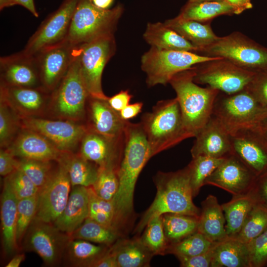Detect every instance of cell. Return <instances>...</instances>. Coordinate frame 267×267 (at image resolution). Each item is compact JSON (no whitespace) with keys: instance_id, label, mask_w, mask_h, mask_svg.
<instances>
[{"instance_id":"680465c9","label":"cell","mask_w":267,"mask_h":267,"mask_svg":"<svg viewBox=\"0 0 267 267\" xmlns=\"http://www.w3.org/2000/svg\"><path fill=\"white\" fill-rule=\"evenodd\" d=\"M234 10V14H239L246 9L252 7V5H249L242 0H224Z\"/></svg>"},{"instance_id":"e575fe53","label":"cell","mask_w":267,"mask_h":267,"mask_svg":"<svg viewBox=\"0 0 267 267\" xmlns=\"http://www.w3.org/2000/svg\"><path fill=\"white\" fill-rule=\"evenodd\" d=\"M230 14H234V10L225 1H206L188 2L178 16L184 19L205 23L219 15Z\"/></svg>"},{"instance_id":"6125c7cd","label":"cell","mask_w":267,"mask_h":267,"mask_svg":"<svg viewBox=\"0 0 267 267\" xmlns=\"http://www.w3.org/2000/svg\"><path fill=\"white\" fill-rule=\"evenodd\" d=\"M261 131L267 141V117L260 125Z\"/></svg>"},{"instance_id":"e7e4bbea","label":"cell","mask_w":267,"mask_h":267,"mask_svg":"<svg viewBox=\"0 0 267 267\" xmlns=\"http://www.w3.org/2000/svg\"><path fill=\"white\" fill-rule=\"evenodd\" d=\"M245 3L249 4V5H252V3L250 2V0H242Z\"/></svg>"},{"instance_id":"4dcf8cb0","label":"cell","mask_w":267,"mask_h":267,"mask_svg":"<svg viewBox=\"0 0 267 267\" xmlns=\"http://www.w3.org/2000/svg\"><path fill=\"white\" fill-rule=\"evenodd\" d=\"M164 23L198 47L199 52L219 38L214 33L209 24L184 19L178 16L168 19Z\"/></svg>"},{"instance_id":"03108f58","label":"cell","mask_w":267,"mask_h":267,"mask_svg":"<svg viewBox=\"0 0 267 267\" xmlns=\"http://www.w3.org/2000/svg\"><path fill=\"white\" fill-rule=\"evenodd\" d=\"M7 1H8V0H7ZM6 3H7V2H6ZM5 7H6V6H5Z\"/></svg>"},{"instance_id":"5bb4252c","label":"cell","mask_w":267,"mask_h":267,"mask_svg":"<svg viewBox=\"0 0 267 267\" xmlns=\"http://www.w3.org/2000/svg\"><path fill=\"white\" fill-rule=\"evenodd\" d=\"M19 126L43 135L60 150L72 152L81 142L87 126L66 120H52L35 117L20 119Z\"/></svg>"},{"instance_id":"c3c4849f","label":"cell","mask_w":267,"mask_h":267,"mask_svg":"<svg viewBox=\"0 0 267 267\" xmlns=\"http://www.w3.org/2000/svg\"><path fill=\"white\" fill-rule=\"evenodd\" d=\"M250 267L267 266V229L248 244Z\"/></svg>"},{"instance_id":"d6986e66","label":"cell","mask_w":267,"mask_h":267,"mask_svg":"<svg viewBox=\"0 0 267 267\" xmlns=\"http://www.w3.org/2000/svg\"><path fill=\"white\" fill-rule=\"evenodd\" d=\"M80 154L99 168L113 167L118 170L124 146V135L109 137L88 129L81 141Z\"/></svg>"},{"instance_id":"4316f807","label":"cell","mask_w":267,"mask_h":267,"mask_svg":"<svg viewBox=\"0 0 267 267\" xmlns=\"http://www.w3.org/2000/svg\"><path fill=\"white\" fill-rule=\"evenodd\" d=\"M201 206L197 231L213 243L227 238L224 213L217 197L209 195L202 202Z\"/></svg>"},{"instance_id":"db71d44e","label":"cell","mask_w":267,"mask_h":267,"mask_svg":"<svg viewBox=\"0 0 267 267\" xmlns=\"http://www.w3.org/2000/svg\"><path fill=\"white\" fill-rule=\"evenodd\" d=\"M132 95L129 90H121L111 97L107 101L110 106L115 111L119 112L130 104Z\"/></svg>"},{"instance_id":"1f68e13d","label":"cell","mask_w":267,"mask_h":267,"mask_svg":"<svg viewBox=\"0 0 267 267\" xmlns=\"http://www.w3.org/2000/svg\"><path fill=\"white\" fill-rule=\"evenodd\" d=\"M57 163H62L66 168L72 187L92 186L97 179L99 167L80 154L66 152Z\"/></svg>"},{"instance_id":"5b68a950","label":"cell","mask_w":267,"mask_h":267,"mask_svg":"<svg viewBox=\"0 0 267 267\" xmlns=\"http://www.w3.org/2000/svg\"><path fill=\"white\" fill-rule=\"evenodd\" d=\"M231 135L260 126L267 117V109L247 88L232 94L220 92L212 114Z\"/></svg>"},{"instance_id":"83f0119b","label":"cell","mask_w":267,"mask_h":267,"mask_svg":"<svg viewBox=\"0 0 267 267\" xmlns=\"http://www.w3.org/2000/svg\"><path fill=\"white\" fill-rule=\"evenodd\" d=\"M145 41L151 46L161 49L200 51V48L164 23H148L143 34Z\"/></svg>"},{"instance_id":"ffe728a7","label":"cell","mask_w":267,"mask_h":267,"mask_svg":"<svg viewBox=\"0 0 267 267\" xmlns=\"http://www.w3.org/2000/svg\"><path fill=\"white\" fill-rule=\"evenodd\" d=\"M0 86L18 87L42 86L34 55L22 50L0 58Z\"/></svg>"},{"instance_id":"d6a6232c","label":"cell","mask_w":267,"mask_h":267,"mask_svg":"<svg viewBox=\"0 0 267 267\" xmlns=\"http://www.w3.org/2000/svg\"><path fill=\"white\" fill-rule=\"evenodd\" d=\"M255 203L249 194L233 195L228 202L221 205L228 237H234L240 231Z\"/></svg>"},{"instance_id":"603a6c76","label":"cell","mask_w":267,"mask_h":267,"mask_svg":"<svg viewBox=\"0 0 267 267\" xmlns=\"http://www.w3.org/2000/svg\"><path fill=\"white\" fill-rule=\"evenodd\" d=\"M107 100L89 97L87 127L88 129L105 136L123 137L128 121L121 118L119 113L110 106Z\"/></svg>"},{"instance_id":"91938a15","label":"cell","mask_w":267,"mask_h":267,"mask_svg":"<svg viewBox=\"0 0 267 267\" xmlns=\"http://www.w3.org/2000/svg\"><path fill=\"white\" fill-rule=\"evenodd\" d=\"M25 258L24 254L16 255L6 265V267H18L25 260Z\"/></svg>"},{"instance_id":"277c9868","label":"cell","mask_w":267,"mask_h":267,"mask_svg":"<svg viewBox=\"0 0 267 267\" xmlns=\"http://www.w3.org/2000/svg\"><path fill=\"white\" fill-rule=\"evenodd\" d=\"M140 123L153 156L188 138L176 97L158 101Z\"/></svg>"},{"instance_id":"f6af8a7d","label":"cell","mask_w":267,"mask_h":267,"mask_svg":"<svg viewBox=\"0 0 267 267\" xmlns=\"http://www.w3.org/2000/svg\"><path fill=\"white\" fill-rule=\"evenodd\" d=\"M118 170L113 167L99 168L97 179L92 187L100 197L112 201L118 190Z\"/></svg>"},{"instance_id":"6da1fadb","label":"cell","mask_w":267,"mask_h":267,"mask_svg":"<svg viewBox=\"0 0 267 267\" xmlns=\"http://www.w3.org/2000/svg\"><path fill=\"white\" fill-rule=\"evenodd\" d=\"M153 157L141 124L127 122L124 146L118 170L119 186L112 200L115 208V227L123 236L134 216V194L138 177Z\"/></svg>"},{"instance_id":"8fae6325","label":"cell","mask_w":267,"mask_h":267,"mask_svg":"<svg viewBox=\"0 0 267 267\" xmlns=\"http://www.w3.org/2000/svg\"><path fill=\"white\" fill-rule=\"evenodd\" d=\"M256 74L221 58L195 66L193 81L221 92L232 94L246 89Z\"/></svg>"},{"instance_id":"b9f144b4","label":"cell","mask_w":267,"mask_h":267,"mask_svg":"<svg viewBox=\"0 0 267 267\" xmlns=\"http://www.w3.org/2000/svg\"><path fill=\"white\" fill-rule=\"evenodd\" d=\"M88 189L89 218L116 230L115 227V208L112 201L106 200L98 196L92 186L88 187Z\"/></svg>"},{"instance_id":"9a60e30c","label":"cell","mask_w":267,"mask_h":267,"mask_svg":"<svg viewBox=\"0 0 267 267\" xmlns=\"http://www.w3.org/2000/svg\"><path fill=\"white\" fill-rule=\"evenodd\" d=\"M24 237L25 248L37 253L49 266L57 264L71 239L53 224L35 219Z\"/></svg>"},{"instance_id":"f5cc1de1","label":"cell","mask_w":267,"mask_h":267,"mask_svg":"<svg viewBox=\"0 0 267 267\" xmlns=\"http://www.w3.org/2000/svg\"><path fill=\"white\" fill-rule=\"evenodd\" d=\"M11 152L1 149L0 151V174L6 177L17 169L18 160Z\"/></svg>"},{"instance_id":"836d02e7","label":"cell","mask_w":267,"mask_h":267,"mask_svg":"<svg viewBox=\"0 0 267 267\" xmlns=\"http://www.w3.org/2000/svg\"><path fill=\"white\" fill-rule=\"evenodd\" d=\"M110 247L96 245L82 239H70L66 249L69 260L75 267H94Z\"/></svg>"},{"instance_id":"11a10c76","label":"cell","mask_w":267,"mask_h":267,"mask_svg":"<svg viewBox=\"0 0 267 267\" xmlns=\"http://www.w3.org/2000/svg\"><path fill=\"white\" fill-rule=\"evenodd\" d=\"M142 106L143 104L142 102L129 104L119 113L123 120L128 121L134 118L140 113Z\"/></svg>"},{"instance_id":"94428289","label":"cell","mask_w":267,"mask_h":267,"mask_svg":"<svg viewBox=\"0 0 267 267\" xmlns=\"http://www.w3.org/2000/svg\"><path fill=\"white\" fill-rule=\"evenodd\" d=\"M92 1L96 6L102 9H109L112 4L114 0H92Z\"/></svg>"},{"instance_id":"7402d4cb","label":"cell","mask_w":267,"mask_h":267,"mask_svg":"<svg viewBox=\"0 0 267 267\" xmlns=\"http://www.w3.org/2000/svg\"><path fill=\"white\" fill-rule=\"evenodd\" d=\"M49 92L42 86H0V99L8 105L19 119L35 117L43 110Z\"/></svg>"},{"instance_id":"f907efd6","label":"cell","mask_w":267,"mask_h":267,"mask_svg":"<svg viewBox=\"0 0 267 267\" xmlns=\"http://www.w3.org/2000/svg\"><path fill=\"white\" fill-rule=\"evenodd\" d=\"M247 89L267 109V73L256 74Z\"/></svg>"},{"instance_id":"3957f363","label":"cell","mask_w":267,"mask_h":267,"mask_svg":"<svg viewBox=\"0 0 267 267\" xmlns=\"http://www.w3.org/2000/svg\"><path fill=\"white\" fill-rule=\"evenodd\" d=\"M194 75L195 66L176 74L169 82L176 93L188 138L195 137L208 121L220 93L211 87L198 86L193 81Z\"/></svg>"},{"instance_id":"ac0fdd59","label":"cell","mask_w":267,"mask_h":267,"mask_svg":"<svg viewBox=\"0 0 267 267\" xmlns=\"http://www.w3.org/2000/svg\"><path fill=\"white\" fill-rule=\"evenodd\" d=\"M253 173L233 154L222 163L206 178L204 184L221 188L232 195H246L256 178Z\"/></svg>"},{"instance_id":"52a82bcc","label":"cell","mask_w":267,"mask_h":267,"mask_svg":"<svg viewBox=\"0 0 267 267\" xmlns=\"http://www.w3.org/2000/svg\"><path fill=\"white\" fill-rule=\"evenodd\" d=\"M222 57H210L195 52L161 49L151 46L141 58V68L146 75L149 87L166 85L177 74Z\"/></svg>"},{"instance_id":"d590c367","label":"cell","mask_w":267,"mask_h":267,"mask_svg":"<svg viewBox=\"0 0 267 267\" xmlns=\"http://www.w3.org/2000/svg\"><path fill=\"white\" fill-rule=\"evenodd\" d=\"M162 217L165 234L170 246L197 231V217L171 213L165 214Z\"/></svg>"},{"instance_id":"7a4b0ae2","label":"cell","mask_w":267,"mask_h":267,"mask_svg":"<svg viewBox=\"0 0 267 267\" xmlns=\"http://www.w3.org/2000/svg\"><path fill=\"white\" fill-rule=\"evenodd\" d=\"M156 195L134 230L139 234L153 218L165 214H178L198 218L200 209L193 202L187 167L170 173L160 172L155 178Z\"/></svg>"},{"instance_id":"cb8c5ba5","label":"cell","mask_w":267,"mask_h":267,"mask_svg":"<svg viewBox=\"0 0 267 267\" xmlns=\"http://www.w3.org/2000/svg\"><path fill=\"white\" fill-rule=\"evenodd\" d=\"M23 130L7 148L15 157L58 162L66 153L39 134Z\"/></svg>"},{"instance_id":"816d5d0a","label":"cell","mask_w":267,"mask_h":267,"mask_svg":"<svg viewBox=\"0 0 267 267\" xmlns=\"http://www.w3.org/2000/svg\"><path fill=\"white\" fill-rule=\"evenodd\" d=\"M213 246L206 252L189 258L178 259L182 267H211Z\"/></svg>"},{"instance_id":"9f6ffc18","label":"cell","mask_w":267,"mask_h":267,"mask_svg":"<svg viewBox=\"0 0 267 267\" xmlns=\"http://www.w3.org/2000/svg\"><path fill=\"white\" fill-rule=\"evenodd\" d=\"M20 5L30 12L35 17H39V13L35 7L34 0H8L6 7Z\"/></svg>"},{"instance_id":"9c48e42d","label":"cell","mask_w":267,"mask_h":267,"mask_svg":"<svg viewBox=\"0 0 267 267\" xmlns=\"http://www.w3.org/2000/svg\"><path fill=\"white\" fill-rule=\"evenodd\" d=\"M114 33L101 36L78 45L80 70L89 96L104 100L107 97L102 88V75L106 64L116 50Z\"/></svg>"},{"instance_id":"44dd1931","label":"cell","mask_w":267,"mask_h":267,"mask_svg":"<svg viewBox=\"0 0 267 267\" xmlns=\"http://www.w3.org/2000/svg\"><path fill=\"white\" fill-rule=\"evenodd\" d=\"M195 137L191 149L192 157L204 156L224 158L232 154L230 134L212 115Z\"/></svg>"},{"instance_id":"ba28073f","label":"cell","mask_w":267,"mask_h":267,"mask_svg":"<svg viewBox=\"0 0 267 267\" xmlns=\"http://www.w3.org/2000/svg\"><path fill=\"white\" fill-rule=\"evenodd\" d=\"M200 52L222 57L255 73H267V48L238 32L219 37Z\"/></svg>"},{"instance_id":"60d3db41","label":"cell","mask_w":267,"mask_h":267,"mask_svg":"<svg viewBox=\"0 0 267 267\" xmlns=\"http://www.w3.org/2000/svg\"><path fill=\"white\" fill-rule=\"evenodd\" d=\"M214 244L197 231L182 240L170 245L167 253L174 254L178 259L189 258L206 252Z\"/></svg>"},{"instance_id":"7c38bea8","label":"cell","mask_w":267,"mask_h":267,"mask_svg":"<svg viewBox=\"0 0 267 267\" xmlns=\"http://www.w3.org/2000/svg\"><path fill=\"white\" fill-rule=\"evenodd\" d=\"M79 0H64L41 24L22 51L34 55L44 48L66 40L71 19Z\"/></svg>"},{"instance_id":"bcb514c9","label":"cell","mask_w":267,"mask_h":267,"mask_svg":"<svg viewBox=\"0 0 267 267\" xmlns=\"http://www.w3.org/2000/svg\"><path fill=\"white\" fill-rule=\"evenodd\" d=\"M4 179L8 182L18 200L37 195L39 189L20 170L17 169Z\"/></svg>"},{"instance_id":"be15d7a7","label":"cell","mask_w":267,"mask_h":267,"mask_svg":"<svg viewBox=\"0 0 267 267\" xmlns=\"http://www.w3.org/2000/svg\"><path fill=\"white\" fill-rule=\"evenodd\" d=\"M188 0V2H194L206 1H222L224 0Z\"/></svg>"},{"instance_id":"f546056e","label":"cell","mask_w":267,"mask_h":267,"mask_svg":"<svg viewBox=\"0 0 267 267\" xmlns=\"http://www.w3.org/2000/svg\"><path fill=\"white\" fill-rule=\"evenodd\" d=\"M118 267H146L149 266L154 256L142 244L139 237L120 238L110 247Z\"/></svg>"},{"instance_id":"8992f818","label":"cell","mask_w":267,"mask_h":267,"mask_svg":"<svg viewBox=\"0 0 267 267\" xmlns=\"http://www.w3.org/2000/svg\"><path fill=\"white\" fill-rule=\"evenodd\" d=\"M123 10L121 4L104 9L96 6L92 0H79L66 40L79 45L101 36L114 33Z\"/></svg>"},{"instance_id":"ab89813d","label":"cell","mask_w":267,"mask_h":267,"mask_svg":"<svg viewBox=\"0 0 267 267\" xmlns=\"http://www.w3.org/2000/svg\"><path fill=\"white\" fill-rule=\"evenodd\" d=\"M267 229V209L255 204L237 235L234 237L249 244Z\"/></svg>"},{"instance_id":"484cf974","label":"cell","mask_w":267,"mask_h":267,"mask_svg":"<svg viewBox=\"0 0 267 267\" xmlns=\"http://www.w3.org/2000/svg\"><path fill=\"white\" fill-rule=\"evenodd\" d=\"M17 201L8 182L4 179L0 196V220L2 248L7 256L11 255L18 248L16 234Z\"/></svg>"},{"instance_id":"ee69618b","label":"cell","mask_w":267,"mask_h":267,"mask_svg":"<svg viewBox=\"0 0 267 267\" xmlns=\"http://www.w3.org/2000/svg\"><path fill=\"white\" fill-rule=\"evenodd\" d=\"M38 204V194L32 197L18 200L16 234L18 245L36 217Z\"/></svg>"},{"instance_id":"f1b7e54d","label":"cell","mask_w":267,"mask_h":267,"mask_svg":"<svg viewBox=\"0 0 267 267\" xmlns=\"http://www.w3.org/2000/svg\"><path fill=\"white\" fill-rule=\"evenodd\" d=\"M211 267H250L248 244L229 237L215 243Z\"/></svg>"},{"instance_id":"74e56055","label":"cell","mask_w":267,"mask_h":267,"mask_svg":"<svg viewBox=\"0 0 267 267\" xmlns=\"http://www.w3.org/2000/svg\"><path fill=\"white\" fill-rule=\"evenodd\" d=\"M224 159L204 156L192 157V160L186 167L193 197L198 194L201 188L205 185L206 178Z\"/></svg>"},{"instance_id":"f35d334b","label":"cell","mask_w":267,"mask_h":267,"mask_svg":"<svg viewBox=\"0 0 267 267\" xmlns=\"http://www.w3.org/2000/svg\"><path fill=\"white\" fill-rule=\"evenodd\" d=\"M139 239L145 247L153 255L167 253L170 245L166 237L162 216L151 220Z\"/></svg>"},{"instance_id":"7bdbcfd3","label":"cell","mask_w":267,"mask_h":267,"mask_svg":"<svg viewBox=\"0 0 267 267\" xmlns=\"http://www.w3.org/2000/svg\"><path fill=\"white\" fill-rule=\"evenodd\" d=\"M17 169L22 171L40 190L48 182L53 170L50 161L20 158Z\"/></svg>"},{"instance_id":"6f0895ef","label":"cell","mask_w":267,"mask_h":267,"mask_svg":"<svg viewBox=\"0 0 267 267\" xmlns=\"http://www.w3.org/2000/svg\"><path fill=\"white\" fill-rule=\"evenodd\" d=\"M94 267H118L114 255L110 248L107 252L95 264Z\"/></svg>"},{"instance_id":"4fadbf2b","label":"cell","mask_w":267,"mask_h":267,"mask_svg":"<svg viewBox=\"0 0 267 267\" xmlns=\"http://www.w3.org/2000/svg\"><path fill=\"white\" fill-rule=\"evenodd\" d=\"M67 40L46 47L34 55L43 87L53 91L66 75L78 51Z\"/></svg>"},{"instance_id":"e0dca14e","label":"cell","mask_w":267,"mask_h":267,"mask_svg":"<svg viewBox=\"0 0 267 267\" xmlns=\"http://www.w3.org/2000/svg\"><path fill=\"white\" fill-rule=\"evenodd\" d=\"M232 153L256 176L267 171V141L260 126L230 135Z\"/></svg>"},{"instance_id":"2e32d148","label":"cell","mask_w":267,"mask_h":267,"mask_svg":"<svg viewBox=\"0 0 267 267\" xmlns=\"http://www.w3.org/2000/svg\"><path fill=\"white\" fill-rule=\"evenodd\" d=\"M71 182L64 165L58 163L47 183L38 194L37 212L34 219L53 223L62 213L71 192Z\"/></svg>"},{"instance_id":"681fc988","label":"cell","mask_w":267,"mask_h":267,"mask_svg":"<svg viewBox=\"0 0 267 267\" xmlns=\"http://www.w3.org/2000/svg\"><path fill=\"white\" fill-rule=\"evenodd\" d=\"M248 194L255 204L267 209V171L256 177Z\"/></svg>"},{"instance_id":"30bf717a","label":"cell","mask_w":267,"mask_h":267,"mask_svg":"<svg viewBox=\"0 0 267 267\" xmlns=\"http://www.w3.org/2000/svg\"><path fill=\"white\" fill-rule=\"evenodd\" d=\"M89 96L81 74L77 53L67 73L52 91L50 97L53 112L62 120L80 121L85 116Z\"/></svg>"},{"instance_id":"8d00e7d4","label":"cell","mask_w":267,"mask_h":267,"mask_svg":"<svg viewBox=\"0 0 267 267\" xmlns=\"http://www.w3.org/2000/svg\"><path fill=\"white\" fill-rule=\"evenodd\" d=\"M71 239H82L111 247L122 236L116 230L88 218L70 235Z\"/></svg>"},{"instance_id":"7dc6e473","label":"cell","mask_w":267,"mask_h":267,"mask_svg":"<svg viewBox=\"0 0 267 267\" xmlns=\"http://www.w3.org/2000/svg\"><path fill=\"white\" fill-rule=\"evenodd\" d=\"M8 105L2 99L0 102V144L2 147L9 144L16 127L19 124L18 117Z\"/></svg>"},{"instance_id":"d4e9b609","label":"cell","mask_w":267,"mask_h":267,"mask_svg":"<svg viewBox=\"0 0 267 267\" xmlns=\"http://www.w3.org/2000/svg\"><path fill=\"white\" fill-rule=\"evenodd\" d=\"M89 204L88 187H72L65 208L53 224L70 235L89 217Z\"/></svg>"}]
</instances>
